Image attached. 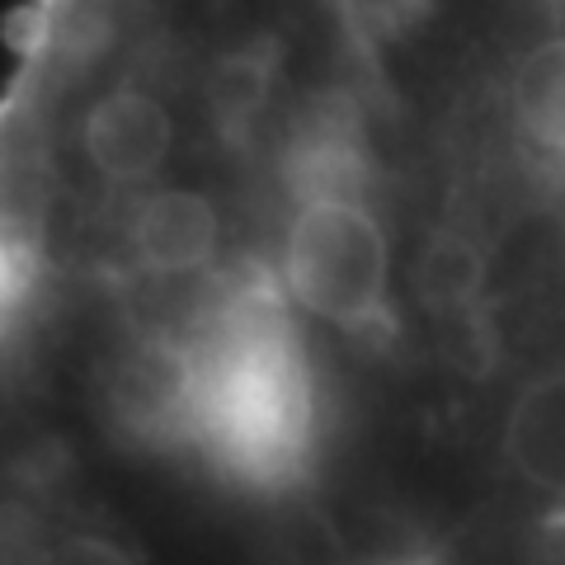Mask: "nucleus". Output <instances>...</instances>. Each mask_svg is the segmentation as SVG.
<instances>
[{"label":"nucleus","instance_id":"f03ea898","mask_svg":"<svg viewBox=\"0 0 565 565\" xmlns=\"http://www.w3.org/2000/svg\"><path fill=\"white\" fill-rule=\"evenodd\" d=\"M174 114L147 85H114L90 104L81 122V151L90 170L114 189H147L174 151Z\"/></svg>","mask_w":565,"mask_h":565},{"label":"nucleus","instance_id":"7ed1b4c3","mask_svg":"<svg viewBox=\"0 0 565 565\" xmlns=\"http://www.w3.org/2000/svg\"><path fill=\"white\" fill-rule=\"evenodd\" d=\"M128 250L151 278H193L222 250V212L203 189H147L128 222Z\"/></svg>","mask_w":565,"mask_h":565},{"label":"nucleus","instance_id":"f257e3e1","mask_svg":"<svg viewBox=\"0 0 565 565\" xmlns=\"http://www.w3.org/2000/svg\"><path fill=\"white\" fill-rule=\"evenodd\" d=\"M278 282L297 311L340 334L392 330L396 236L373 193H311L282 222Z\"/></svg>","mask_w":565,"mask_h":565}]
</instances>
